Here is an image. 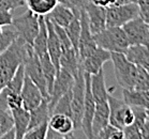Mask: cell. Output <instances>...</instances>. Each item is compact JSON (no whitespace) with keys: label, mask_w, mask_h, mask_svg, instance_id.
<instances>
[{"label":"cell","mask_w":149,"mask_h":139,"mask_svg":"<svg viewBox=\"0 0 149 139\" xmlns=\"http://www.w3.org/2000/svg\"><path fill=\"white\" fill-rule=\"evenodd\" d=\"M32 47L22 37H17L9 47L0 54V92L12 80Z\"/></svg>","instance_id":"cell-1"},{"label":"cell","mask_w":149,"mask_h":139,"mask_svg":"<svg viewBox=\"0 0 149 139\" xmlns=\"http://www.w3.org/2000/svg\"><path fill=\"white\" fill-rule=\"evenodd\" d=\"M93 39L98 47L109 53L125 54L130 46L122 27H106L99 33L93 34Z\"/></svg>","instance_id":"cell-2"},{"label":"cell","mask_w":149,"mask_h":139,"mask_svg":"<svg viewBox=\"0 0 149 139\" xmlns=\"http://www.w3.org/2000/svg\"><path fill=\"white\" fill-rule=\"evenodd\" d=\"M116 80L122 89L133 90L137 76V65L128 60L122 53H111Z\"/></svg>","instance_id":"cell-3"},{"label":"cell","mask_w":149,"mask_h":139,"mask_svg":"<svg viewBox=\"0 0 149 139\" xmlns=\"http://www.w3.org/2000/svg\"><path fill=\"white\" fill-rule=\"evenodd\" d=\"M39 18L40 16L29 9L24 14L13 18L12 26L17 31L18 37H22L27 44L31 46L33 44L36 37L39 33V29H40Z\"/></svg>","instance_id":"cell-4"},{"label":"cell","mask_w":149,"mask_h":139,"mask_svg":"<svg viewBox=\"0 0 149 139\" xmlns=\"http://www.w3.org/2000/svg\"><path fill=\"white\" fill-rule=\"evenodd\" d=\"M139 16L137 3L119 4L106 8V27H122Z\"/></svg>","instance_id":"cell-5"},{"label":"cell","mask_w":149,"mask_h":139,"mask_svg":"<svg viewBox=\"0 0 149 139\" xmlns=\"http://www.w3.org/2000/svg\"><path fill=\"white\" fill-rule=\"evenodd\" d=\"M85 75L83 70L75 77L74 85L72 87V98H71V109H72V120L74 122V129H79L81 127V119L84 112L85 103Z\"/></svg>","instance_id":"cell-6"},{"label":"cell","mask_w":149,"mask_h":139,"mask_svg":"<svg viewBox=\"0 0 149 139\" xmlns=\"http://www.w3.org/2000/svg\"><path fill=\"white\" fill-rule=\"evenodd\" d=\"M24 71L25 75L30 78L31 80L37 85L38 88L40 89L41 93L43 94L44 98L49 101V93L47 91V85H46V80H45L40 59L37 55L34 54L32 47L30 48V50L28 51L27 57L24 61Z\"/></svg>","instance_id":"cell-7"},{"label":"cell","mask_w":149,"mask_h":139,"mask_svg":"<svg viewBox=\"0 0 149 139\" xmlns=\"http://www.w3.org/2000/svg\"><path fill=\"white\" fill-rule=\"evenodd\" d=\"M85 85H86V90H85V103H84V112H83V119H81V127L85 136L87 139H93V134H92V120H93V115H95V101L93 98L91 92V87H90V80H91V75L88 73H85Z\"/></svg>","instance_id":"cell-8"},{"label":"cell","mask_w":149,"mask_h":139,"mask_svg":"<svg viewBox=\"0 0 149 139\" xmlns=\"http://www.w3.org/2000/svg\"><path fill=\"white\" fill-rule=\"evenodd\" d=\"M130 45H149V24L139 16L122 26Z\"/></svg>","instance_id":"cell-9"},{"label":"cell","mask_w":149,"mask_h":139,"mask_svg":"<svg viewBox=\"0 0 149 139\" xmlns=\"http://www.w3.org/2000/svg\"><path fill=\"white\" fill-rule=\"evenodd\" d=\"M79 21H81V37H79V41H78V57L79 60H83L85 58L93 53L97 49V44L93 39V34H92L90 27H89L88 17L86 11H81V16H79Z\"/></svg>","instance_id":"cell-10"},{"label":"cell","mask_w":149,"mask_h":139,"mask_svg":"<svg viewBox=\"0 0 149 139\" xmlns=\"http://www.w3.org/2000/svg\"><path fill=\"white\" fill-rule=\"evenodd\" d=\"M74 82L75 78L67 71L60 70L57 73L54 86H53V90H52L51 93V98H49V101H48V107H49V110H51V115L55 104L58 102V100L62 95H65L67 92L71 90L73 85H74Z\"/></svg>","instance_id":"cell-11"},{"label":"cell","mask_w":149,"mask_h":139,"mask_svg":"<svg viewBox=\"0 0 149 139\" xmlns=\"http://www.w3.org/2000/svg\"><path fill=\"white\" fill-rule=\"evenodd\" d=\"M20 95L23 100V107L27 111H31L32 109L37 108L44 100V96L41 93L40 89L26 75L24 78V84L22 87Z\"/></svg>","instance_id":"cell-12"},{"label":"cell","mask_w":149,"mask_h":139,"mask_svg":"<svg viewBox=\"0 0 149 139\" xmlns=\"http://www.w3.org/2000/svg\"><path fill=\"white\" fill-rule=\"evenodd\" d=\"M111 61V53L101 47H97L93 53L81 61L83 72L90 75H95L103 68L106 62Z\"/></svg>","instance_id":"cell-13"},{"label":"cell","mask_w":149,"mask_h":139,"mask_svg":"<svg viewBox=\"0 0 149 139\" xmlns=\"http://www.w3.org/2000/svg\"><path fill=\"white\" fill-rule=\"evenodd\" d=\"M107 103L109 107V124L122 129L125 127V115L130 106L123 100H119L111 93L107 98Z\"/></svg>","instance_id":"cell-14"},{"label":"cell","mask_w":149,"mask_h":139,"mask_svg":"<svg viewBox=\"0 0 149 139\" xmlns=\"http://www.w3.org/2000/svg\"><path fill=\"white\" fill-rule=\"evenodd\" d=\"M85 11L87 13L89 27L92 34L99 33L106 28V8L90 2Z\"/></svg>","instance_id":"cell-15"},{"label":"cell","mask_w":149,"mask_h":139,"mask_svg":"<svg viewBox=\"0 0 149 139\" xmlns=\"http://www.w3.org/2000/svg\"><path fill=\"white\" fill-rule=\"evenodd\" d=\"M46 27H47V53L54 63L57 72L60 71V56H61V45L59 37L55 31L54 25L47 17L45 16Z\"/></svg>","instance_id":"cell-16"},{"label":"cell","mask_w":149,"mask_h":139,"mask_svg":"<svg viewBox=\"0 0 149 139\" xmlns=\"http://www.w3.org/2000/svg\"><path fill=\"white\" fill-rule=\"evenodd\" d=\"M60 70L67 71L74 78L81 72V60H79L77 51L75 50L74 48H70L68 50L61 51Z\"/></svg>","instance_id":"cell-17"},{"label":"cell","mask_w":149,"mask_h":139,"mask_svg":"<svg viewBox=\"0 0 149 139\" xmlns=\"http://www.w3.org/2000/svg\"><path fill=\"white\" fill-rule=\"evenodd\" d=\"M109 124V107L107 101L95 103V115L92 120V134L93 136Z\"/></svg>","instance_id":"cell-18"},{"label":"cell","mask_w":149,"mask_h":139,"mask_svg":"<svg viewBox=\"0 0 149 139\" xmlns=\"http://www.w3.org/2000/svg\"><path fill=\"white\" fill-rule=\"evenodd\" d=\"M125 55L134 64L149 68V45H130Z\"/></svg>","instance_id":"cell-19"},{"label":"cell","mask_w":149,"mask_h":139,"mask_svg":"<svg viewBox=\"0 0 149 139\" xmlns=\"http://www.w3.org/2000/svg\"><path fill=\"white\" fill-rule=\"evenodd\" d=\"M90 87H91V92L95 103L107 101L109 94L111 92L109 91L106 84H105V75L103 68L100 72H98L97 74L91 75Z\"/></svg>","instance_id":"cell-20"},{"label":"cell","mask_w":149,"mask_h":139,"mask_svg":"<svg viewBox=\"0 0 149 139\" xmlns=\"http://www.w3.org/2000/svg\"><path fill=\"white\" fill-rule=\"evenodd\" d=\"M48 127L55 132L68 135L74 131V122L70 115H62V113H54L51 115L48 120Z\"/></svg>","instance_id":"cell-21"},{"label":"cell","mask_w":149,"mask_h":139,"mask_svg":"<svg viewBox=\"0 0 149 139\" xmlns=\"http://www.w3.org/2000/svg\"><path fill=\"white\" fill-rule=\"evenodd\" d=\"M48 19L54 23V24L60 26V27L65 28L67 27L73 19H74L76 15L74 12L70 9V8L65 7L63 4L58 3L56 7L54 8V10L52 11L51 13L46 15Z\"/></svg>","instance_id":"cell-22"},{"label":"cell","mask_w":149,"mask_h":139,"mask_svg":"<svg viewBox=\"0 0 149 139\" xmlns=\"http://www.w3.org/2000/svg\"><path fill=\"white\" fill-rule=\"evenodd\" d=\"M12 117L14 121V133H15V139H23L25 134L28 131L29 125V118L30 113L27 111L24 107L11 110Z\"/></svg>","instance_id":"cell-23"},{"label":"cell","mask_w":149,"mask_h":139,"mask_svg":"<svg viewBox=\"0 0 149 139\" xmlns=\"http://www.w3.org/2000/svg\"><path fill=\"white\" fill-rule=\"evenodd\" d=\"M29 118V125H28V131L32 129H36L38 126L48 123V120L51 118V110L48 107V100L44 98L43 102L38 106L37 108L32 109Z\"/></svg>","instance_id":"cell-24"},{"label":"cell","mask_w":149,"mask_h":139,"mask_svg":"<svg viewBox=\"0 0 149 139\" xmlns=\"http://www.w3.org/2000/svg\"><path fill=\"white\" fill-rule=\"evenodd\" d=\"M123 101L131 107H139L149 110V91L122 89Z\"/></svg>","instance_id":"cell-25"},{"label":"cell","mask_w":149,"mask_h":139,"mask_svg":"<svg viewBox=\"0 0 149 139\" xmlns=\"http://www.w3.org/2000/svg\"><path fill=\"white\" fill-rule=\"evenodd\" d=\"M40 21V29H39V33L36 37L32 44L34 54L38 57H41L47 53V27H46V21H45V16H40L39 18Z\"/></svg>","instance_id":"cell-26"},{"label":"cell","mask_w":149,"mask_h":139,"mask_svg":"<svg viewBox=\"0 0 149 139\" xmlns=\"http://www.w3.org/2000/svg\"><path fill=\"white\" fill-rule=\"evenodd\" d=\"M42 65V70L44 73V77L46 80V85H47V91L49 93V98H51V93L53 90V86H54L55 79H56V75H57V70L55 68L54 63L52 62L51 58L48 56V54H45L43 56L39 57Z\"/></svg>","instance_id":"cell-27"},{"label":"cell","mask_w":149,"mask_h":139,"mask_svg":"<svg viewBox=\"0 0 149 139\" xmlns=\"http://www.w3.org/2000/svg\"><path fill=\"white\" fill-rule=\"evenodd\" d=\"M26 6L39 16H46L59 2L58 0H25Z\"/></svg>","instance_id":"cell-28"},{"label":"cell","mask_w":149,"mask_h":139,"mask_svg":"<svg viewBox=\"0 0 149 139\" xmlns=\"http://www.w3.org/2000/svg\"><path fill=\"white\" fill-rule=\"evenodd\" d=\"M65 31L67 35L69 37L70 41H71V44L73 46L75 50L77 51L78 49V41H79V37H81V21L78 17H75L74 19L70 23V24L67 26V27L63 28ZM78 54V51H77Z\"/></svg>","instance_id":"cell-29"},{"label":"cell","mask_w":149,"mask_h":139,"mask_svg":"<svg viewBox=\"0 0 149 139\" xmlns=\"http://www.w3.org/2000/svg\"><path fill=\"white\" fill-rule=\"evenodd\" d=\"M71 98H72V89L58 100V102L55 104L54 108L52 110V115H54V113H62V115H70L72 118Z\"/></svg>","instance_id":"cell-30"},{"label":"cell","mask_w":149,"mask_h":139,"mask_svg":"<svg viewBox=\"0 0 149 139\" xmlns=\"http://www.w3.org/2000/svg\"><path fill=\"white\" fill-rule=\"evenodd\" d=\"M14 129L13 117L10 110L0 109V137L8 134Z\"/></svg>","instance_id":"cell-31"},{"label":"cell","mask_w":149,"mask_h":139,"mask_svg":"<svg viewBox=\"0 0 149 139\" xmlns=\"http://www.w3.org/2000/svg\"><path fill=\"white\" fill-rule=\"evenodd\" d=\"M17 37H18V33L14 29L13 26H8V27H6V29H3V32H2L1 37H0V54L3 53L12 44V42Z\"/></svg>","instance_id":"cell-32"},{"label":"cell","mask_w":149,"mask_h":139,"mask_svg":"<svg viewBox=\"0 0 149 139\" xmlns=\"http://www.w3.org/2000/svg\"><path fill=\"white\" fill-rule=\"evenodd\" d=\"M133 90L149 91V73L146 68L137 65V76Z\"/></svg>","instance_id":"cell-33"},{"label":"cell","mask_w":149,"mask_h":139,"mask_svg":"<svg viewBox=\"0 0 149 139\" xmlns=\"http://www.w3.org/2000/svg\"><path fill=\"white\" fill-rule=\"evenodd\" d=\"M58 2L65 6V7L70 8V9L74 12L76 17L79 18L81 12L86 10L87 6H88L90 2H92V1L91 0H58Z\"/></svg>","instance_id":"cell-34"},{"label":"cell","mask_w":149,"mask_h":139,"mask_svg":"<svg viewBox=\"0 0 149 139\" xmlns=\"http://www.w3.org/2000/svg\"><path fill=\"white\" fill-rule=\"evenodd\" d=\"M48 129V123L42 124L36 129H29L25 134L23 139H46V134Z\"/></svg>","instance_id":"cell-35"},{"label":"cell","mask_w":149,"mask_h":139,"mask_svg":"<svg viewBox=\"0 0 149 139\" xmlns=\"http://www.w3.org/2000/svg\"><path fill=\"white\" fill-rule=\"evenodd\" d=\"M122 129L125 133V139H144L141 129L135 122L129 126H125Z\"/></svg>","instance_id":"cell-36"},{"label":"cell","mask_w":149,"mask_h":139,"mask_svg":"<svg viewBox=\"0 0 149 139\" xmlns=\"http://www.w3.org/2000/svg\"><path fill=\"white\" fill-rule=\"evenodd\" d=\"M24 6H26L25 0H0V10L13 11Z\"/></svg>","instance_id":"cell-37"},{"label":"cell","mask_w":149,"mask_h":139,"mask_svg":"<svg viewBox=\"0 0 149 139\" xmlns=\"http://www.w3.org/2000/svg\"><path fill=\"white\" fill-rule=\"evenodd\" d=\"M139 9V16L149 24V0H137Z\"/></svg>","instance_id":"cell-38"},{"label":"cell","mask_w":149,"mask_h":139,"mask_svg":"<svg viewBox=\"0 0 149 139\" xmlns=\"http://www.w3.org/2000/svg\"><path fill=\"white\" fill-rule=\"evenodd\" d=\"M13 18L14 17H13V14H12V11L0 10V26L1 27L12 26Z\"/></svg>","instance_id":"cell-39"},{"label":"cell","mask_w":149,"mask_h":139,"mask_svg":"<svg viewBox=\"0 0 149 139\" xmlns=\"http://www.w3.org/2000/svg\"><path fill=\"white\" fill-rule=\"evenodd\" d=\"M46 139H76V138L73 135V133L68 134V135H62V134H59V133L55 132V131H53L52 129L48 127L47 134H46Z\"/></svg>","instance_id":"cell-40"},{"label":"cell","mask_w":149,"mask_h":139,"mask_svg":"<svg viewBox=\"0 0 149 139\" xmlns=\"http://www.w3.org/2000/svg\"><path fill=\"white\" fill-rule=\"evenodd\" d=\"M109 139H125L123 129L114 127V129H113L112 133H111V135H109Z\"/></svg>","instance_id":"cell-41"},{"label":"cell","mask_w":149,"mask_h":139,"mask_svg":"<svg viewBox=\"0 0 149 139\" xmlns=\"http://www.w3.org/2000/svg\"><path fill=\"white\" fill-rule=\"evenodd\" d=\"M92 2L97 6H100V7H104V8H109L112 7L116 3V0H91Z\"/></svg>","instance_id":"cell-42"},{"label":"cell","mask_w":149,"mask_h":139,"mask_svg":"<svg viewBox=\"0 0 149 139\" xmlns=\"http://www.w3.org/2000/svg\"><path fill=\"white\" fill-rule=\"evenodd\" d=\"M137 0H116V3L114 6H119V4H129V3H136Z\"/></svg>","instance_id":"cell-43"},{"label":"cell","mask_w":149,"mask_h":139,"mask_svg":"<svg viewBox=\"0 0 149 139\" xmlns=\"http://www.w3.org/2000/svg\"><path fill=\"white\" fill-rule=\"evenodd\" d=\"M0 139H15V133H14V129L10 131V132L3 135L2 137H0Z\"/></svg>","instance_id":"cell-44"},{"label":"cell","mask_w":149,"mask_h":139,"mask_svg":"<svg viewBox=\"0 0 149 139\" xmlns=\"http://www.w3.org/2000/svg\"><path fill=\"white\" fill-rule=\"evenodd\" d=\"M2 32H3V29H2V27L0 26V37H1V34H2Z\"/></svg>","instance_id":"cell-45"},{"label":"cell","mask_w":149,"mask_h":139,"mask_svg":"<svg viewBox=\"0 0 149 139\" xmlns=\"http://www.w3.org/2000/svg\"><path fill=\"white\" fill-rule=\"evenodd\" d=\"M146 111H147V115H149V110H146Z\"/></svg>","instance_id":"cell-46"},{"label":"cell","mask_w":149,"mask_h":139,"mask_svg":"<svg viewBox=\"0 0 149 139\" xmlns=\"http://www.w3.org/2000/svg\"><path fill=\"white\" fill-rule=\"evenodd\" d=\"M147 71H148V73H149V68H148V70H147Z\"/></svg>","instance_id":"cell-47"}]
</instances>
